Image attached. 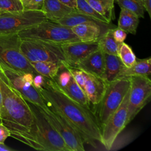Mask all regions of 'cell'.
Wrapping results in <instances>:
<instances>
[{
	"instance_id": "6da1fadb",
	"label": "cell",
	"mask_w": 151,
	"mask_h": 151,
	"mask_svg": "<svg viewBox=\"0 0 151 151\" xmlns=\"http://www.w3.org/2000/svg\"><path fill=\"white\" fill-rule=\"evenodd\" d=\"M47 106L57 110L75 128L84 143L97 148L101 144V129L97 118L90 110L68 96L54 79L45 77L37 89Z\"/></svg>"
},
{
	"instance_id": "7a4b0ae2",
	"label": "cell",
	"mask_w": 151,
	"mask_h": 151,
	"mask_svg": "<svg viewBox=\"0 0 151 151\" xmlns=\"http://www.w3.org/2000/svg\"><path fill=\"white\" fill-rule=\"evenodd\" d=\"M2 101L0 117L2 124L10 132V136L19 140L30 130L34 116L28 102L8 82L0 71Z\"/></svg>"
},
{
	"instance_id": "3957f363",
	"label": "cell",
	"mask_w": 151,
	"mask_h": 151,
	"mask_svg": "<svg viewBox=\"0 0 151 151\" xmlns=\"http://www.w3.org/2000/svg\"><path fill=\"white\" fill-rule=\"evenodd\" d=\"M29 103L34 113V122L30 130L24 134L18 141L38 150L68 151L62 137L45 117L40 108Z\"/></svg>"
},
{
	"instance_id": "277c9868",
	"label": "cell",
	"mask_w": 151,
	"mask_h": 151,
	"mask_svg": "<svg viewBox=\"0 0 151 151\" xmlns=\"http://www.w3.org/2000/svg\"><path fill=\"white\" fill-rule=\"evenodd\" d=\"M21 40H35L62 44L80 41L71 28L47 19L18 32Z\"/></svg>"
},
{
	"instance_id": "5b68a950",
	"label": "cell",
	"mask_w": 151,
	"mask_h": 151,
	"mask_svg": "<svg viewBox=\"0 0 151 151\" xmlns=\"http://www.w3.org/2000/svg\"><path fill=\"white\" fill-rule=\"evenodd\" d=\"M21 42L18 33L0 34V62L20 73L38 74L21 52Z\"/></svg>"
},
{
	"instance_id": "8992f818",
	"label": "cell",
	"mask_w": 151,
	"mask_h": 151,
	"mask_svg": "<svg viewBox=\"0 0 151 151\" xmlns=\"http://www.w3.org/2000/svg\"><path fill=\"white\" fill-rule=\"evenodd\" d=\"M0 71L9 84L29 103L43 110L48 107L38 90L33 85L35 74L30 73H20L0 62Z\"/></svg>"
},
{
	"instance_id": "52a82bcc",
	"label": "cell",
	"mask_w": 151,
	"mask_h": 151,
	"mask_svg": "<svg viewBox=\"0 0 151 151\" xmlns=\"http://www.w3.org/2000/svg\"><path fill=\"white\" fill-rule=\"evenodd\" d=\"M130 86L129 78H119L107 84L104 94L97 105V119L101 127L121 104Z\"/></svg>"
},
{
	"instance_id": "ba28073f",
	"label": "cell",
	"mask_w": 151,
	"mask_h": 151,
	"mask_svg": "<svg viewBox=\"0 0 151 151\" xmlns=\"http://www.w3.org/2000/svg\"><path fill=\"white\" fill-rule=\"evenodd\" d=\"M20 48L29 62L52 61L63 65L67 63L59 44L35 40H21Z\"/></svg>"
},
{
	"instance_id": "9c48e42d",
	"label": "cell",
	"mask_w": 151,
	"mask_h": 151,
	"mask_svg": "<svg viewBox=\"0 0 151 151\" xmlns=\"http://www.w3.org/2000/svg\"><path fill=\"white\" fill-rule=\"evenodd\" d=\"M42 113L63 139L68 151H84V141L80 134L57 110L48 106Z\"/></svg>"
},
{
	"instance_id": "30bf717a",
	"label": "cell",
	"mask_w": 151,
	"mask_h": 151,
	"mask_svg": "<svg viewBox=\"0 0 151 151\" xmlns=\"http://www.w3.org/2000/svg\"><path fill=\"white\" fill-rule=\"evenodd\" d=\"M41 11L0 13V34L18 33L47 20Z\"/></svg>"
},
{
	"instance_id": "8fae6325",
	"label": "cell",
	"mask_w": 151,
	"mask_h": 151,
	"mask_svg": "<svg viewBox=\"0 0 151 151\" xmlns=\"http://www.w3.org/2000/svg\"><path fill=\"white\" fill-rule=\"evenodd\" d=\"M130 86L127 104V124L149 102L151 97V80L149 77H129Z\"/></svg>"
},
{
	"instance_id": "7c38bea8",
	"label": "cell",
	"mask_w": 151,
	"mask_h": 151,
	"mask_svg": "<svg viewBox=\"0 0 151 151\" xmlns=\"http://www.w3.org/2000/svg\"><path fill=\"white\" fill-rule=\"evenodd\" d=\"M129 90L126 93L121 104L101 126V145L107 150H110L117 137L127 125V104Z\"/></svg>"
},
{
	"instance_id": "4fadbf2b",
	"label": "cell",
	"mask_w": 151,
	"mask_h": 151,
	"mask_svg": "<svg viewBox=\"0 0 151 151\" xmlns=\"http://www.w3.org/2000/svg\"><path fill=\"white\" fill-rule=\"evenodd\" d=\"M60 45L67 64L70 66H74L80 60L99 48L97 41H77Z\"/></svg>"
},
{
	"instance_id": "5bb4252c",
	"label": "cell",
	"mask_w": 151,
	"mask_h": 151,
	"mask_svg": "<svg viewBox=\"0 0 151 151\" xmlns=\"http://www.w3.org/2000/svg\"><path fill=\"white\" fill-rule=\"evenodd\" d=\"M110 24L88 22L71 28L73 33L81 41H97L101 34L109 28Z\"/></svg>"
},
{
	"instance_id": "9a60e30c",
	"label": "cell",
	"mask_w": 151,
	"mask_h": 151,
	"mask_svg": "<svg viewBox=\"0 0 151 151\" xmlns=\"http://www.w3.org/2000/svg\"><path fill=\"white\" fill-rule=\"evenodd\" d=\"M72 67L101 78L104 68V53L99 48Z\"/></svg>"
},
{
	"instance_id": "2e32d148",
	"label": "cell",
	"mask_w": 151,
	"mask_h": 151,
	"mask_svg": "<svg viewBox=\"0 0 151 151\" xmlns=\"http://www.w3.org/2000/svg\"><path fill=\"white\" fill-rule=\"evenodd\" d=\"M84 91L91 105L97 106L105 91L107 84L97 76L85 72Z\"/></svg>"
},
{
	"instance_id": "e0dca14e",
	"label": "cell",
	"mask_w": 151,
	"mask_h": 151,
	"mask_svg": "<svg viewBox=\"0 0 151 151\" xmlns=\"http://www.w3.org/2000/svg\"><path fill=\"white\" fill-rule=\"evenodd\" d=\"M41 11L47 19L54 21L78 11L63 4L58 0H44Z\"/></svg>"
},
{
	"instance_id": "ac0fdd59",
	"label": "cell",
	"mask_w": 151,
	"mask_h": 151,
	"mask_svg": "<svg viewBox=\"0 0 151 151\" xmlns=\"http://www.w3.org/2000/svg\"><path fill=\"white\" fill-rule=\"evenodd\" d=\"M124 65L116 55L104 53V68L101 78L108 84L117 78Z\"/></svg>"
},
{
	"instance_id": "d6986e66",
	"label": "cell",
	"mask_w": 151,
	"mask_h": 151,
	"mask_svg": "<svg viewBox=\"0 0 151 151\" xmlns=\"http://www.w3.org/2000/svg\"><path fill=\"white\" fill-rule=\"evenodd\" d=\"M150 73L151 58L148 57L142 60H137L136 63L130 68L123 66L117 78H129L133 76L149 77Z\"/></svg>"
},
{
	"instance_id": "ffe728a7",
	"label": "cell",
	"mask_w": 151,
	"mask_h": 151,
	"mask_svg": "<svg viewBox=\"0 0 151 151\" xmlns=\"http://www.w3.org/2000/svg\"><path fill=\"white\" fill-rule=\"evenodd\" d=\"M120 8L117 27L126 33L135 35L139 24V18L133 12L124 8Z\"/></svg>"
},
{
	"instance_id": "44dd1931",
	"label": "cell",
	"mask_w": 151,
	"mask_h": 151,
	"mask_svg": "<svg viewBox=\"0 0 151 151\" xmlns=\"http://www.w3.org/2000/svg\"><path fill=\"white\" fill-rule=\"evenodd\" d=\"M61 88L74 100L80 104L85 108L91 110V104L85 92L77 84L73 77L65 86Z\"/></svg>"
},
{
	"instance_id": "7402d4cb",
	"label": "cell",
	"mask_w": 151,
	"mask_h": 151,
	"mask_svg": "<svg viewBox=\"0 0 151 151\" xmlns=\"http://www.w3.org/2000/svg\"><path fill=\"white\" fill-rule=\"evenodd\" d=\"M114 28L113 27L107 29L100 37L97 42L99 48L104 53L117 55L120 44L118 43L113 37V31Z\"/></svg>"
},
{
	"instance_id": "603a6c76",
	"label": "cell",
	"mask_w": 151,
	"mask_h": 151,
	"mask_svg": "<svg viewBox=\"0 0 151 151\" xmlns=\"http://www.w3.org/2000/svg\"><path fill=\"white\" fill-rule=\"evenodd\" d=\"M89 5L110 23L115 19L114 0H86Z\"/></svg>"
},
{
	"instance_id": "cb8c5ba5",
	"label": "cell",
	"mask_w": 151,
	"mask_h": 151,
	"mask_svg": "<svg viewBox=\"0 0 151 151\" xmlns=\"http://www.w3.org/2000/svg\"><path fill=\"white\" fill-rule=\"evenodd\" d=\"M34 70L40 74L49 79L54 78L63 64L52 61L30 62Z\"/></svg>"
},
{
	"instance_id": "d4e9b609",
	"label": "cell",
	"mask_w": 151,
	"mask_h": 151,
	"mask_svg": "<svg viewBox=\"0 0 151 151\" xmlns=\"http://www.w3.org/2000/svg\"><path fill=\"white\" fill-rule=\"evenodd\" d=\"M56 23H58L61 25L71 28L78 24L88 22H100L96 19L87 16L84 14H82L78 11L73 12L68 14L65 17L58 19L55 21H54ZM102 23V22H101Z\"/></svg>"
},
{
	"instance_id": "484cf974",
	"label": "cell",
	"mask_w": 151,
	"mask_h": 151,
	"mask_svg": "<svg viewBox=\"0 0 151 151\" xmlns=\"http://www.w3.org/2000/svg\"><path fill=\"white\" fill-rule=\"evenodd\" d=\"M117 56L124 66L127 68L131 67L137 60L132 48L124 42L120 44Z\"/></svg>"
},
{
	"instance_id": "4316f807",
	"label": "cell",
	"mask_w": 151,
	"mask_h": 151,
	"mask_svg": "<svg viewBox=\"0 0 151 151\" xmlns=\"http://www.w3.org/2000/svg\"><path fill=\"white\" fill-rule=\"evenodd\" d=\"M76 9L78 12L89 16L100 22L104 24H110L108 22V21L102 15L95 11L89 5L86 0H77Z\"/></svg>"
},
{
	"instance_id": "83f0119b",
	"label": "cell",
	"mask_w": 151,
	"mask_h": 151,
	"mask_svg": "<svg viewBox=\"0 0 151 151\" xmlns=\"http://www.w3.org/2000/svg\"><path fill=\"white\" fill-rule=\"evenodd\" d=\"M120 8H126L134 13L139 18H144L145 8L137 0H114Z\"/></svg>"
},
{
	"instance_id": "f1b7e54d",
	"label": "cell",
	"mask_w": 151,
	"mask_h": 151,
	"mask_svg": "<svg viewBox=\"0 0 151 151\" xmlns=\"http://www.w3.org/2000/svg\"><path fill=\"white\" fill-rule=\"evenodd\" d=\"M23 10L21 0H0V13L19 12Z\"/></svg>"
},
{
	"instance_id": "f546056e",
	"label": "cell",
	"mask_w": 151,
	"mask_h": 151,
	"mask_svg": "<svg viewBox=\"0 0 151 151\" xmlns=\"http://www.w3.org/2000/svg\"><path fill=\"white\" fill-rule=\"evenodd\" d=\"M24 9L41 11L44 0H21Z\"/></svg>"
},
{
	"instance_id": "4dcf8cb0",
	"label": "cell",
	"mask_w": 151,
	"mask_h": 151,
	"mask_svg": "<svg viewBox=\"0 0 151 151\" xmlns=\"http://www.w3.org/2000/svg\"><path fill=\"white\" fill-rule=\"evenodd\" d=\"M113 35L114 40L120 44L124 42L127 37V33L119 27L113 28Z\"/></svg>"
},
{
	"instance_id": "1f68e13d",
	"label": "cell",
	"mask_w": 151,
	"mask_h": 151,
	"mask_svg": "<svg viewBox=\"0 0 151 151\" xmlns=\"http://www.w3.org/2000/svg\"><path fill=\"white\" fill-rule=\"evenodd\" d=\"M10 132L3 124H0V143H4L5 140L10 137Z\"/></svg>"
},
{
	"instance_id": "d6a6232c",
	"label": "cell",
	"mask_w": 151,
	"mask_h": 151,
	"mask_svg": "<svg viewBox=\"0 0 151 151\" xmlns=\"http://www.w3.org/2000/svg\"><path fill=\"white\" fill-rule=\"evenodd\" d=\"M45 82V77L40 74H37L34 76L33 78V85L34 87L38 89L42 87Z\"/></svg>"
},
{
	"instance_id": "836d02e7",
	"label": "cell",
	"mask_w": 151,
	"mask_h": 151,
	"mask_svg": "<svg viewBox=\"0 0 151 151\" xmlns=\"http://www.w3.org/2000/svg\"><path fill=\"white\" fill-rule=\"evenodd\" d=\"M60 2H61V3H63V4L74 8V9H76L77 7V0H58Z\"/></svg>"
},
{
	"instance_id": "e575fe53",
	"label": "cell",
	"mask_w": 151,
	"mask_h": 151,
	"mask_svg": "<svg viewBox=\"0 0 151 151\" xmlns=\"http://www.w3.org/2000/svg\"><path fill=\"white\" fill-rule=\"evenodd\" d=\"M143 6L150 18H151V0H144Z\"/></svg>"
},
{
	"instance_id": "d590c367",
	"label": "cell",
	"mask_w": 151,
	"mask_h": 151,
	"mask_svg": "<svg viewBox=\"0 0 151 151\" xmlns=\"http://www.w3.org/2000/svg\"><path fill=\"white\" fill-rule=\"evenodd\" d=\"M12 150H14L6 146L4 143H0V151H12Z\"/></svg>"
},
{
	"instance_id": "8d00e7d4",
	"label": "cell",
	"mask_w": 151,
	"mask_h": 151,
	"mask_svg": "<svg viewBox=\"0 0 151 151\" xmlns=\"http://www.w3.org/2000/svg\"><path fill=\"white\" fill-rule=\"evenodd\" d=\"M1 101H2V94H1V88H0V108H1Z\"/></svg>"
},
{
	"instance_id": "74e56055",
	"label": "cell",
	"mask_w": 151,
	"mask_h": 151,
	"mask_svg": "<svg viewBox=\"0 0 151 151\" xmlns=\"http://www.w3.org/2000/svg\"><path fill=\"white\" fill-rule=\"evenodd\" d=\"M137 1H140L142 4H143V1L144 0H137Z\"/></svg>"
},
{
	"instance_id": "f35d334b",
	"label": "cell",
	"mask_w": 151,
	"mask_h": 151,
	"mask_svg": "<svg viewBox=\"0 0 151 151\" xmlns=\"http://www.w3.org/2000/svg\"><path fill=\"white\" fill-rule=\"evenodd\" d=\"M2 124V120H1V117H0V124Z\"/></svg>"
}]
</instances>
